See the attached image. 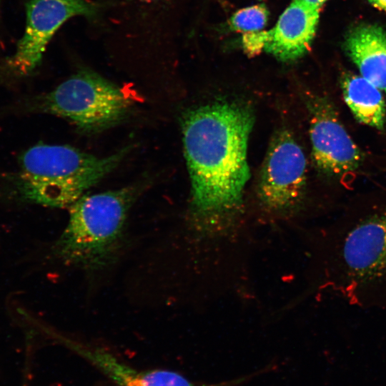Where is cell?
Here are the masks:
<instances>
[{
	"label": "cell",
	"mask_w": 386,
	"mask_h": 386,
	"mask_svg": "<svg viewBox=\"0 0 386 386\" xmlns=\"http://www.w3.org/2000/svg\"><path fill=\"white\" fill-rule=\"evenodd\" d=\"M315 103L310 108V137L316 165L333 176L355 170L362 160L360 149L332 108L322 101Z\"/></svg>",
	"instance_id": "cell-8"
},
{
	"label": "cell",
	"mask_w": 386,
	"mask_h": 386,
	"mask_svg": "<svg viewBox=\"0 0 386 386\" xmlns=\"http://www.w3.org/2000/svg\"><path fill=\"white\" fill-rule=\"evenodd\" d=\"M345 48L360 75L386 93V31L362 24L346 36Z\"/></svg>",
	"instance_id": "cell-11"
},
{
	"label": "cell",
	"mask_w": 386,
	"mask_h": 386,
	"mask_svg": "<svg viewBox=\"0 0 386 386\" xmlns=\"http://www.w3.org/2000/svg\"><path fill=\"white\" fill-rule=\"evenodd\" d=\"M140 189L132 185L83 195L69 208V220L54 244V255L66 265L89 272L111 264L123 246L127 215Z\"/></svg>",
	"instance_id": "cell-4"
},
{
	"label": "cell",
	"mask_w": 386,
	"mask_h": 386,
	"mask_svg": "<svg viewBox=\"0 0 386 386\" xmlns=\"http://www.w3.org/2000/svg\"><path fill=\"white\" fill-rule=\"evenodd\" d=\"M139 1H146V2H152V1H157L159 0H139Z\"/></svg>",
	"instance_id": "cell-17"
},
{
	"label": "cell",
	"mask_w": 386,
	"mask_h": 386,
	"mask_svg": "<svg viewBox=\"0 0 386 386\" xmlns=\"http://www.w3.org/2000/svg\"><path fill=\"white\" fill-rule=\"evenodd\" d=\"M372 6L386 13V0H367Z\"/></svg>",
	"instance_id": "cell-15"
},
{
	"label": "cell",
	"mask_w": 386,
	"mask_h": 386,
	"mask_svg": "<svg viewBox=\"0 0 386 386\" xmlns=\"http://www.w3.org/2000/svg\"><path fill=\"white\" fill-rule=\"evenodd\" d=\"M101 4L88 0H30L26 4V22L15 52L4 63L7 76L29 75L41 64L46 48L56 31L69 19L98 16Z\"/></svg>",
	"instance_id": "cell-6"
},
{
	"label": "cell",
	"mask_w": 386,
	"mask_h": 386,
	"mask_svg": "<svg viewBox=\"0 0 386 386\" xmlns=\"http://www.w3.org/2000/svg\"><path fill=\"white\" fill-rule=\"evenodd\" d=\"M323 286L351 305H386V207L327 229Z\"/></svg>",
	"instance_id": "cell-2"
},
{
	"label": "cell",
	"mask_w": 386,
	"mask_h": 386,
	"mask_svg": "<svg viewBox=\"0 0 386 386\" xmlns=\"http://www.w3.org/2000/svg\"><path fill=\"white\" fill-rule=\"evenodd\" d=\"M307 4L320 8L327 0H302Z\"/></svg>",
	"instance_id": "cell-16"
},
{
	"label": "cell",
	"mask_w": 386,
	"mask_h": 386,
	"mask_svg": "<svg viewBox=\"0 0 386 386\" xmlns=\"http://www.w3.org/2000/svg\"><path fill=\"white\" fill-rule=\"evenodd\" d=\"M132 104L122 88L92 71L83 69L49 93L27 103L25 109L58 116L82 132L94 133L122 120Z\"/></svg>",
	"instance_id": "cell-5"
},
{
	"label": "cell",
	"mask_w": 386,
	"mask_h": 386,
	"mask_svg": "<svg viewBox=\"0 0 386 386\" xmlns=\"http://www.w3.org/2000/svg\"><path fill=\"white\" fill-rule=\"evenodd\" d=\"M71 348L100 370L117 386H238L254 377L252 373L219 382H194L167 370H139L98 348L73 345Z\"/></svg>",
	"instance_id": "cell-10"
},
{
	"label": "cell",
	"mask_w": 386,
	"mask_h": 386,
	"mask_svg": "<svg viewBox=\"0 0 386 386\" xmlns=\"http://www.w3.org/2000/svg\"><path fill=\"white\" fill-rule=\"evenodd\" d=\"M254 122L249 107L230 102L202 105L182 117L191 182L189 224L197 237H220L234 230L249 179L247 146Z\"/></svg>",
	"instance_id": "cell-1"
},
{
	"label": "cell",
	"mask_w": 386,
	"mask_h": 386,
	"mask_svg": "<svg viewBox=\"0 0 386 386\" xmlns=\"http://www.w3.org/2000/svg\"><path fill=\"white\" fill-rule=\"evenodd\" d=\"M341 88L347 105L358 122L378 129L383 128L386 107L382 90L353 73L342 75Z\"/></svg>",
	"instance_id": "cell-12"
},
{
	"label": "cell",
	"mask_w": 386,
	"mask_h": 386,
	"mask_svg": "<svg viewBox=\"0 0 386 386\" xmlns=\"http://www.w3.org/2000/svg\"><path fill=\"white\" fill-rule=\"evenodd\" d=\"M265 41V31L245 33L242 36V47L249 56H254L264 51Z\"/></svg>",
	"instance_id": "cell-14"
},
{
	"label": "cell",
	"mask_w": 386,
	"mask_h": 386,
	"mask_svg": "<svg viewBox=\"0 0 386 386\" xmlns=\"http://www.w3.org/2000/svg\"><path fill=\"white\" fill-rule=\"evenodd\" d=\"M269 11L264 4L242 8L232 14L230 27L237 31L250 33L262 31L267 24Z\"/></svg>",
	"instance_id": "cell-13"
},
{
	"label": "cell",
	"mask_w": 386,
	"mask_h": 386,
	"mask_svg": "<svg viewBox=\"0 0 386 386\" xmlns=\"http://www.w3.org/2000/svg\"><path fill=\"white\" fill-rule=\"evenodd\" d=\"M320 8L292 0L273 29L265 31L264 51L282 61H295L309 50L316 33Z\"/></svg>",
	"instance_id": "cell-9"
},
{
	"label": "cell",
	"mask_w": 386,
	"mask_h": 386,
	"mask_svg": "<svg viewBox=\"0 0 386 386\" xmlns=\"http://www.w3.org/2000/svg\"><path fill=\"white\" fill-rule=\"evenodd\" d=\"M129 149L99 157L68 145L38 144L20 155L22 172L4 177L3 189L21 202L69 208L113 171Z\"/></svg>",
	"instance_id": "cell-3"
},
{
	"label": "cell",
	"mask_w": 386,
	"mask_h": 386,
	"mask_svg": "<svg viewBox=\"0 0 386 386\" xmlns=\"http://www.w3.org/2000/svg\"><path fill=\"white\" fill-rule=\"evenodd\" d=\"M1 0H0V5H1Z\"/></svg>",
	"instance_id": "cell-18"
},
{
	"label": "cell",
	"mask_w": 386,
	"mask_h": 386,
	"mask_svg": "<svg viewBox=\"0 0 386 386\" xmlns=\"http://www.w3.org/2000/svg\"><path fill=\"white\" fill-rule=\"evenodd\" d=\"M307 160L301 147L287 130L274 137L258 187L262 207L277 216L290 214L303 197Z\"/></svg>",
	"instance_id": "cell-7"
}]
</instances>
